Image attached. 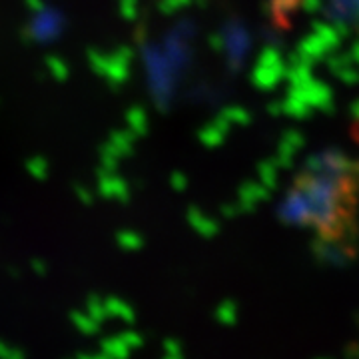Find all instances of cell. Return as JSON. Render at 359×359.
<instances>
[{"label":"cell","mask_w":359,"mask_h":359,"mask_svg":"<svg viewBox=\"0 0 359 359\" xmlns=\"http://www.w3.org/2000/svg\"><path fill=\"white\" fill-rule=\"evenodd\" d=\"M359 182L355 170L344 160L323 158L304 170L297 180L285 214L297 226L313 231L330 248H347L358 231Z\"/></svg>","instance_id":"obj_1"},{"label":"cell","mask_w":359,"mask_h":359,"mask_svg":"<svg viewBox=\"0 0 359 359\" xmlns=\"http://www.w3.org/2000/svg\"><path fill=\"white\" fill-rule=\"evenodd\" d=\"M271 14L280 25H292L306 14L359 20V0H271Z\"/></svg>","instance_id":"obj_2"},{"label":"cell","mask_w":359,"mask_h":359,"mask_svg":"<svg viewBox=\"0 0 359 359\" xmlns=\"http://www.w3.org/2000/svg\"><path fill=\"white\" fill-rule=\"evenodd\" d=\"M142 66L146 72V82L150 88V96H154L158 108H164L170 102L172 94V82L170 72H166V56L160 46H154L150 42H144L140 48Z\"/></svg>","instance_id":"obj_3"},{"label":"cell","mask_w":359,"mask_h":359,"mask_svg":"<svg viewBox=\"0 0 359 359\" xmlns=\"http://www.w3.org/2000/svg\"><path fill=\"white\" fill-rule=\"evenodd\" d=\"M66 28V16L58 8L44 6L36 13H32L30 25H28V36L40 42V44H48L62 36Z\"/></svg>","instance_id":"obj_4"},{"label":"cell","mask_w":359,"mask_h":359,"mask_svg":"<svg viewBox=\"0 0 359 359\" xmlns=\"http://www.w3.org/2000/svg\"><path fill=\"white\" fill-rule=\"evenodd\" d=\"M134 60V52L128 46H120L112 54H106L102 78L110 86H122L130 76V65Z\"/></svg>","instance_id":"obj_5"},{"label":"cell","mask_w":359,"mask_h":359,"mask_svg":"<svg viewBox=\"0 0 359 359\" xmlns=\"http://www.w3.org/2000/svg\"><path fill=\"white\" fill-rule=\"evenodd\" d=\"M98 194L104 200H116V202H128L130 188L126 180L116 176L114 172L102 170L98 174Z\"/></svg>","instance_id":"obj_6"},{"label":"cell","mask_w":359,"mask_h":359,"mask_svg":"<svg viewBox=\"0 0 359 359\" xmlns=\"http://www.w3.org/2000/svg\"><path fill=\"white\" fill-rule=\"evenodd\" d=\"M134 140H136V136L128 130L126 132H114L104 146L122 160V158H126L134 152Z\"/></svg>","instance_id":"obj_7"},{"label":"cell","mask_w":359,"mask_h":359,"mask_svg":"<svg viewBox=\"0 0 359 359\" xmlns=\"http://www.w3.org/2000/svg\"><path fill=\"white\" fill-rule=\"evenodd\" d=\"M126 124H128V132H132L136 138H142L148 134L150 130V120L146 110L140 106H132L128 112H126Z\"/></svg>","instance_id":"obj_8"},{"label":"cell","mask_w":359,"mask_h":359,"mask_svg":"<svg viewBox=\"0 0 359 359\" xmlns=\"http://www.w3.org/2000/svg\"><path fill=\"white\" fill-rule=\"evenodd\" d=\"M26 172H28L30 178H34L36 182H44L50 174V164L42 156H32V158L26 160Z\"/></svg>","instance_id":"obj_9"},{"label":"cell","mask_w":359,"mask_h":359,"mask_svg":"<svg viewBox=\"0 0 359 359\" xmlns=\"http://www.w3.org/2000/svg\"><path fill=\"white\" fill-rule=\"evenodd\" d=\"M46 68H48V72H50V76L54 80H58V82H65L66 78L70 76V66L66 62L65 58H60V56H48L46 58Z\"/></svg>","instance_id":"obj_10"},{"label":"cell","mask_w":359,"mask_h":359,"mask_svg":"<svg viewBox=\"0 0 359 359\" xmlns=\"http://www.w3.org/2000/svg\"><path fill=\"white\" fill-rule=\"evenodd\" d=\"M140 13V0H118V14L126 20L134 22Z\"/></svg>","instance_id":"obj_11"},{"label":"cell","mask_w":359,"mask_h":359,"mask_svg":"<svg viewBox=\"0 0 359 359\" xmlns=\"http://www.w3.org/2000/svg\"><path fill=\"white\" fill-rule=\"evenodd\" d=\"M74 194H76L78 200H80L82 204H90V202H92V198H94L88 188H86V186H82V184H76V186H74Z\"/></svg>","instance_id":"obj_12"},{"label":"cell","mask_w":359,"mask_h":359,"mask_svg":"<svg viewBox=\"0 0 359 359\" xmlns=\"http://www.w3.org/2000/svg\"><path fill=\"white\" fill-rule=\"evenodd\" d=\"M182 4V0H160V11L162 13H174Z\"/></svg>","instance_id":"obj_13"},{"label":"cell","mask_w":359,"mask_h":359,"mask_svg":"<svg viewBox=\"0 0 359 359\" xmlns=\"http://www.w3.org/2000/svg\"><path fill=\"white\" fill-rule=\"evenodd\" d=\"M25 4L30 13H36V11H40V8H44V6H46V2H44V0H25Z\"/></svg>","instance_id":"obj_14"},{"label":"cell","mask_w":359,"mask_h":359,"mask_svg":"<svg viewBox=\"0 0 359 359\" xmlns=\"http://www.w3.org/2000/svg\"><path fill=\"white\" fill-rule=\"evenodd\" d=\"M172 182H174V188H182V180H180L178 174H174V176H172Z\"/></svg>","instance_id":"obj_15"},{"label":"cell","mask_w":359,"mask_h":359,"mask_svg":"<svg viewBox=\"0 0 359 359\" xmlns=\"http://www.w3.org/2000/svg\"><path fill=\"white\" fill-rule=\"evenodd\" d=\"M358 138H359V120H358Z\"/></svg>","instance_id":"obj_16"}]
</instances>
